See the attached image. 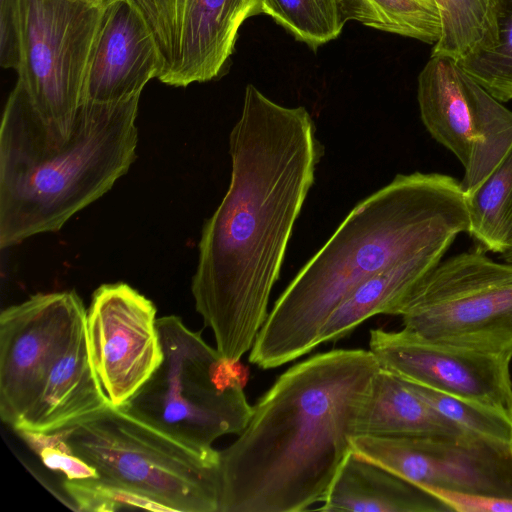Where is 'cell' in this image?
<instances>
[{
	"label": "cell",
	"mask_w": 512,
	"mask_h": 512,
	"mask_svg": "<svg viewBox=\"0 0 512 512\" xmlns=\"http://www.w3.org/2000/svg\"><path fill=\"white\" fill-rule=\"evenodd\" d=\"M261 13L312 49L337 38L351 20L348 0H261Z\"/></svg>",
	"instance_id": "obj_22"
},
{
	"label": "cell",
	"mask_w": 512,
	"mask_h": 512,
	"mask_svg": "<svg viewBox=\"0 0 512 512\" xmlns=\"http://www.w3.org/2000/svg\"><path fill=\"white\" fill-rule=\"evenodd\" d=\"M319 511L450 512L436 496L354 451L340 468Z\"/></svg>",
	"instance_id": "obj_17"
},
{
	"label": "cell",
	"mask_w": 512,
	"mask_h": 512,
	"mask_svg": "<svg viewBox=\"0 0 512 512\" xmlns=\"http://www.w3.org/2000/svg\"><path fill=\"white\" fill-rule=\"evenodd\" d=\"M20 437L50 469L61 472L67 480L97 478L95 470L75 456L60 431L35 433L18 431Z\"/></svg>",
	"instance_id": "obj_27"
},
{
	"label": "cell",
	"mask_w": 512,
	"mask_h": 512,
	"mask_svg": "<svg viewBox=\"0 0 512 512\" xmlns=\"http://www.w3.org/2000/svg\"><path fill=\"white\" fill-rule=\"evenodd\" d=\"M417 100L426 130L459 160L462 188L473 193L512 146V111L444 56L421 70Z\"/></svg>",
	"instance_id": "obj_9"
},
{
	"label": "cell",
	"mask_w": 512,
	"mask_h": 512,
	"mask_svg": "<svg viewBox=\"0 0 512 512\" xmlns=\"http://www.w3.org/2000/svg\"><path fill=\"white\" fill-rule=\"evenodd\" d=\"M156 307L130 285L99 286L86 310L91 361L113 407L127 402L160 364Z\"/></svg>",
	"instance_id": "obj_13"
},
{
	"label": "cell",
	"mask_w": 512,
	"mask_h": 512,
	"mask_svg": "<svg viewBox=\"0 0 512 512\" xmlns=\"http://www.w3.org/2000/svg\"><path fill=\"white\" fill-rule=\"evenodd\" d=\"M64 489L78 511L104 512L123 508L168 511L166 507L147 497L98 478L65 479Z\"/></svg>",
	"instance_id": "obj_26"
},
{
	"label": "cell",
	"mask_w": 512,
	"mask_h": 512,
	"mask_svg": "<svg viewBox=\"0 0 512 512\" xmlns=\"http://www.w3.org/2000/svg\"><path fill=\"white\" fill-rule=\"evenodd\" d=\"M438 437L473 435L447 420L394 373L380 368L357 425V435Z\"/></svg>",
	"instance_id": "obj_18"
},
{
	"label": "cell",
	"mask_w": 512,
	"mask_h": 512,
	"mask_svg": "<svg viewBox=\"0 0 512 512\" xmlns=\"http://www.w3.org/2000/svg\"><path fill=\"white\" fill-rule=\"evenodd\" d=\"M468 234L475 248L503 254L512 250V146L484 182L466 195Z\"/></svg>",
	"instance_id": "obj_21"
},
{
	"label": "cell",
	"mask_w": 512,
	"mask_h": 512,
	"mask_svg": "<svg viewBox=\"0 0 512 512\" xmlns=\"http://www.w3.org/2000/svg\"><path fill=\"white\" fill-rule=\"evenodd\" d=\"M153 35L132 0H106L92 46L82 101L115 102L140 96L157 78Z\"/></svg>",
	"instance_id": "obj_15"
},
{
	"label": "cell",
	"mask_w": 512,
	"mask_h": 512,
	"mask_svg": "<svg viewBox=\"0 0 512 512\" xmlns=\"http://www.w3.org/2000/svg\"><path fill=\"white\" fill-rule=\"evenodd\" d=\"M500 259L506 262H512V250L501 254Z\"/></svg>",
	"instance_id": "obj_30"
},
{
	"label": "cell",
	"mask_w": 512,
	"mask_h": 512,
	"mask_svg": "<svg viewBox=\"0 0 512 512\" xmlns=\"http://www.w3.org/2000/svg\"><path fill=\"white\" fill-rule=\"evenodd\" d=\"M440 262L416 259L386 268L362 282L332 312L320 344L336 341L377 314L392 309Z\"/></svg>",
	"instance_id": "obj_19"
},
{
	"label": "cell",
	"mask_w": 512,
	"mask_h": 512,
	"mask_svg": "<svg viewBox=\"0 0 512 512\" xmlns=\"http://www.w3.org/2000/svg\"><path fill=\"white\" fill-rule=\"evenodd\" d=\"M106 483L174 512H218L219 451L202 454L110 406L58 430Z\"/></svg>",
	"instance_id": "obj_6"
},
{
	"label": "cell",
	"mask_w": 512,
	"mask_h": 512,
	"mask_svg": "<svg viewBox=\"0 0 512 512\" xmlns=\"http://www.w3.org/2000/svg\"><path fill=\"white\" fill-rule=\"evenodd\" d=\"M381 366L370 350L317 354L284 372L219 451L218 512H299L322 503Z\"/></svg>",
	"instance_id": "obj_2"
},
{
	"label": "cell",
	"mask_w": 512,
	"mask_h": 512,
	"mask_svg": "<svg viewBox=\"0 0 512 512\" xmlns=\"http://www.w3.org/2000/svg\"><path fill=\"white\" fill-rule=\"evenodd\" d=\"M441 29L432 56L460 62L491 49L499 37L501 0H435Z\"/></svg>",
	"instance_id": "obj_20"
},
{
	"label": "cell",
	"mask_w": 512,
	"mask_h": 512,
	"mask_svg": "<svg viewBox=\"0 0 512 512\" xmlns=\"http://www.w3.org/2000/svg\"><path fill=\"white\" fill-rule=\"evenodd\" d=\"M140 96L82 101L63 136L17 81L0 127V247L56 232L105 193L136 159Z\"/></svg>",
	"instance_id": "obj_4"
},
{
	"label": "cell",
	"mask_w": 512,
	"mask_h": 512,
	"mask_svg": "<svg viewBox=\"0 0 512 512\" xmlns=\"http://www.w3.org/2000/svg\"><path fill=\"white\" fill-rule=\"evenodd\" d=\"M147 23L160 58L157 79L186 87L217 77L246 19L261 0H132Z\"/></svg>",
	"instance_id": "obj_12"
},
{
	"label": "cell",
	"mask_w": 512,
	"mask_h": 512,
	"mask_svg": "<svg viewBox=\"0 0 512 512\" xmlns=\"http://www.w3.org/2000/svg\"><path fill=\"white\" fill-rule=\"evenodd\" d=\"M103 4L18 0V82L43 119L63 136L70 133L82 102Z\"/></svg>",
	"instance_id": "obj_8"
},
{
	"label": "cell",
	"mask_w": 512,
	"mask_h": 512,
	"mask_svg": "<svg viewBox=\"0 0 512 512\" xmlns=\"http://www.w3.org/2000/svg\"><path fill=\"white\" fill-rule=\"evenodd\" d=\"M404 381L439 414L464 431L489 440L510 443L508 411Z\"/></svg>",
	"instance_id": "obj_24"
},
{
	"label": "cell",
	"mask_w": 512,
	"mask_h": 512,
	"mask_svg": "<svg viewBox=\"0 0 512 512\" xmlns=\"http://www.w3.org/2000/svg\"><path fill=\"white\" fill-rule=\"evenodd\" d=\"M461 181L436 173L397 174L360 201L298 271L275 302L250 350V363L272 369L320 345L336 307L378 272L416 259L441 262L468 232Z\"/></svg>",
	"instance_id": "obj_3"
},
{
	"label": "cell",
	"mask_w": 512,
	"mask_h": 512,
	"mask_svg": "<svg viewBox=\"0 0 512 512\" xmlns=\"http://www.w3.org/2000/svg\"><path fill=\"white\" fill-rule=\"evenodd\" d=\"M110 406L91 361L84 322L55 362L35 406L15 431L52 433Z\"/></svg>",
	"instance_id": "obj_16"
},
{
	"label": "cell",
	"mask_w": 512,
	"mask_h": 512,
	"mask_svg": "<svg viewBox=\"0 0 512 512\" xmlns=\"http://www.w3.org/2000/svg\"><path fill=\"white\" fill-rule=\"evenodd\" d=\"M163 357L138 391L117 407L202 454L224 435H239L253 406L239 362L225 360L175 315L157 318Z\"/></svg>",
	"instance_id": "obj_5"
},
{
	"label": "cell",
	"mask_w": 512,
	"mask_h": 512,
	"mask_svg": "<svg viewBox=\"0 0 512 512\" xmlns=\"http://www.w3.org/2000/svg\"><path fill=\"white\" fill-rule=\"evenodd\" d=\"M426 340L512 360V262L477 248L442 260L390 312Z\"/></svg>",
	"instance_id": "obj_7"
},
{
	"label": "cell",
	"mask_w": 512,
	"mask_h": 512,
	"mask_svg": "<svg viewBox=\"0 0 512 512\" xmlns=\"http://www.w3.org/2000/svg\"><path fill=\"white\" fill-rule=\"evenodd\" d=\"M353 451L431 492L446 490L512 498L509 444L476 435L352 438Z\"/></svg>",
	"instance_id": "obj_11"
},
{
	"label": "cell",
	"mask_w": 512,
	"mask_h": 512,
	"mask_svg": "<svg viewBox=\"0 0 512 512\" xmlns=\"http://www.w3.org/2000/svg\"><path fill=\"white\" fill-rule=\"evenodd\" d=\"M351 20L365 26L435 44L441 22L435 0H348Z\"/></svg>",
	"instance_id": "obj_23"
},
{
	"label": "cell",
	"mask_w": 512,
	"mask_h": 512,
	"mask_svg": "<svg viewBox=\"0 0 512 512\" xmlns=\"http://www.w3.org/2000/svg\"><path fill=\"white\" fill-rule=\"evenodd\" d=\"M83 1L91 4H103L106 0H78Z\"/></svg>",
	"instance_id": "obj_32"
},
{
	"label": "cell",
	"mask_w": 512,
	"mask_h": 512,
	"mask_svg": "<svg viewBox=\"0 0 512 512\" xmlns=\"http://www.w3.org/2000/svg\"><path fill=\"white\" fill-rule=\"evenodd\" d=\"M508 415H509V419H510V423H511V439H510L509 446H510V451L512 454V400H511L510 407L508 409Z\"/></svg>",
	"instance_id": "obj_31"
},
{
	"label": "cell",
	"mask_w": 512,
	"mask_h": 512,
	"mask_svg": "<svg viewBox=\"0 0 512 512\" xmlns=\"http://www.w3.org/2000/svg\"><path fill=\"white\" fill-rule=\"evenodd\" d=\"M229 153L230 184L203 225L191 292L216 349L235 363L267 319L324 147L305 107L280 105L248 84Z\"/></svg>",
	"instance_id": "obj_1"
},
{
	"label": "cell",
	"mask_w": 512,
	"mask_h": 512,
	"mask_svg": "<svg viewBox=\"0 0 512 512\" xmlns=\"http://www.w3.org/2000/svg\"><path fill=\"white\" fill-rule=\"evenodd\" d=\"M450 512H512V498L446 490L431 491Z\"/></svg>",
	"instance_id": "obj_28"
},
{
	"label": "cell",
	"mask_w": 512,
	"mask_h": 512,
	"mask_svg": "<svg viewBox=\"0 0 512 512\" xmlns=\"http://www.w3.org/2000/svg\"><path fill=\"white\" fill-rule=\"evenodd\" d=\"M19 63L18 0H0V64L17 69Z\"/></svg>",
	"instance_id": "obj_29"
},
{
	"label": "cell",
	"mask_w": 512,
	"mask_h": 512,
	"mask_svg": "<svg viewBox=\"0 0 512 512\" xmlns=\"http://www.w3.org/2000/svg\"><path fill=\"white\" fill-rule=\"evenodd\" d=\"M457 63L497 100H512V0H501L497 43Z\"/></svg>",
	"instance_id": "obj_25"
},
{
	"label": "cell",
	"mask_w": 512,
	"mask_h": 512,
	"mask_svg": "<svg viewBox=\"0 0 512 512\" xmlns=\"http://www.w3.org/2000/svg\"><path fill=\"white\" fill-rule=\"evenodd\" d=\"M85 306L75 291L38 293L0 314V417L16 430L77 329Z\"/></svg>",
	"instance_id": "obj_10"
},
{
	"label": "cell",
	"mask_w": 512,
	"mask_h": 512,
	"mask_svg": "<svg viewBox=\"0 0 512 512\" xmlns=\"http://www.w3.org/2000/svg\"><path fill=\"white\" fill-rule=\"evenodd\" d=\"M380 366L422 386L508 411L510 360L426 340L405 329L370 331Z\"/></svg>",
	"instance_id": "obj_14"
}]
</instances>
